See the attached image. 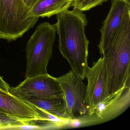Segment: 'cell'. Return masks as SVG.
<instances>
[{"instance_id":"obj_10","label":"cell","mask_w":130,"mask_h":130,"mask_svg":"<svg viewBox=\"0 0 130 130\" xmlns=\"http://www.w3.org/2000/svg\"><path fill=\"white\" fill-rule=\"evenodd\" d=\"M0 109L24 124L32 120L44 121L38 108L1 89H0Z\"/></svg>"},{"instance_id":"obj_9","label":"cell","mask_w":130,"mask_h":130,"mask_svg":"<svg viewBox=\"0 0 130 130\" xmlns=\"http://www.w3.org/2000/svg\"><path fill=\"white\" fill-rule=\"evenodd\" d=\"M130 105V85L109 95L98 104L94 113L96 121L103 122L112 120L124 112Z\"/></svg>"},{"instance_id":"obj_11","label":"cell","mask_w":130,"mask_h":130,"mask_svg":"<svg viewBox=\"0 0 130 130\" xmlns=\"http://www.w3.org/2000/svg\"><path fill=\"white\" fill-rule=\"evenodd\" d=\"M71 0H38L30 8L32 17L50 18L71 7Z\"/></svg>"},{"instance_id":"obj_1","label":"cell","mask_w":130,"mask_h":130,"mask_svg":"<svg viewBox=\"0 0 130 130\" xmlns=\"http://www.w3.org/2000/svg\"><path fill=\"white\" fill-rule=\"evenodd\" d=\"M56 15L57 21L55 25L59 51L67 61L71 70L83 80L89 67V41L85 34V28L88 24L86 14L73 9Z\"/></svg>"},{"instance_id":"obj_12","label":"cell","mask_w":130,"mask_h":130,"mask_svg":"<svg viewBox=\"0 0 130 130\" xmlns=\"http://www.w3.org/2000/svg\"><path fill=\"white\" fill-rule=\"evenodd\" d=\"M20 99L43 109L57 117L71 119L68 115L63 96L49 99H39L32 97L20 98Z\"/></svg>"},{"instance_id":"obj_6","label":"cell","mask_w":130,"mask_h":130,"mask_svg":"<svg viewBox=\"0 0 130 130\" xmlns=\"http://www.w3.org/2000/svg\"><path fill=\"white\" fill-rule=\"evenodd\" d=\"M9 92L19 99L25 97L49 99L63 96L55 77L48 73L26 78L16 87H10Z\"/></svg>"},{"instance_id":"obj_3","label":"cell","mask_w":130,"mask_h":130,"mask_svg":"<svg viewBox=\"0 0 130 130\" xmlns=\"http://www.w3.org/2000/svg\"><path fill=\"white\" fill-rule=\"evenodd\" d=\"M57 27L47 22L39 24L26 46V78L48 73L47 67L52 57Z\"/></svg>"},{"instance_id":"obj_16","label":"cell","mask_w":130,"mask_h":130,"mask_svg":"<svg viewBox=\"0 0 130 130\" xmlns=\"http://www.w3.org/2000/svg\"><path fill=\"white\" fill-rule=\"evenodd\" d=\"M38 0H23L25 4L29 8H31Z\"/></svg>"},{"instance_id":"obj_2","label":"cell","mask_w":130,"mask_h":130,"mask_svg":"<svg viewBox=\"0 0 130 130\" xmlns=\"http://www.w3.org/2000/svg\"><path fill=\"white\" fill-rule=\"evenodd\" d=\"M100 53L105 63L106 85L109 95L130 86V20Z\"/></svg>"},{"instance_id":"obj_15","label":"cell","mask_w":130,"mask_h":130,"mask_svg":"<svg viewBox=\"0 0 130 130\" xmlns=\"http://www.w3.org/2000/svg\"><path fill=\"white\" fill-rule=\"evenodd\" d=\"M10 86L5 82L0 75V89L3 90L6 92H9Z\"/></svg>"},{"instance_id":"obj_8","label":"cell","mask_w":130,"mask_h":130,"mask_svg":"<svg viewBox=\"0 0 130 130\" xmlns=\"http://www.w3.org/2000/svg\"><path fill=\"white\" fill-rule=\"evenodd\" d=\"M87 84L86 103L87 115H94L96 106L100 103L109 95L106 85V71L103 58L101 56L89 67L86 74Z\"/></svg>"},{"instance_id":"obj_7","label":"cell","mask_w":130,"mask_h":130,"mask_svg":"<svg viewBox=\"0 0 130 130\" xmlns=\"http://www.w3.org/2000/svg\"><path fill=\"white\" fill-rule=\"evenodd\" d=\"M130 20V0H112L110 10L100 29L99 51L111 43Z\"/></svg>"},{"instance_id":"obj_5","label":"cell","mask_w":130,"mask_h":130,"mask_svg":"<svg viewBox=\"0 0 130 130\" xmlns=\"http://www.w3.org/2000/svg\"><path fill=\"white\" fill-rule=\"evenodd\" d=\"M55 79L61 87L67 112L71 119L80 118L87 115L86 87L83 80L72 70Z\"/></svg>"},{"instance_id":"obj_14","label":"cell","mask_w":130,"mask_h":130,"mask_svg":"<svg viewBox=\"0 0 130 130\" xmlns=\"http://www.w3.org/2000/svg\"><path fill=\"white\" fill-rule=\"evenodd\" d=\"M23 124L24 123L23 122L9 115L0 109V125L2 126V130H9L11 127Z\"/></svg>"},{"instance_id":"obj_4","label":"cell","mask_w":130,"mask_h":130,"mask_svg":"<svg viewBox=\"0 0 130 130\" xmlns=\"http://www.w3.org/2000/svg\"><path fill=\"white\" fill-rule=\"evenodd\" d=\"M23 0H0V39L9 42L22 37L36 24Z\"/></svg>"},{"instance_id":"obj_13","label":"cell","mask_w":130,"mask_h":130,"mask_svg":"<svg viewBox=\"0 0 130 130\" xmlns=\"http://www.w3.org/2000/svg\"><path fill=\"white\" fill-rule=\"evenodd\" d=\"M108 0H71V6L82 12L88 11L98 6L102 5Z\"/></svg>"}]
</instances>
